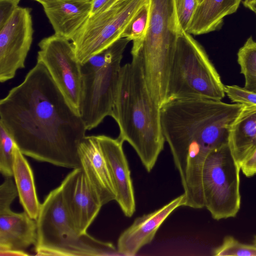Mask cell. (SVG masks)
<instances>
[{
	"label": "cell",
	"instance_id": "d6986e66",
	"mask_svg": "<svg viewBox=\"0 0 256 256\" xmlns=\"http://www.w3.org/2000/svg\"><path fill=\"white\" fill-rule=\"evenodd\" d=\"M242 0H203L193 16L187 32L200 35L216 30L224 18L235 12Z\"/></svg>",
	"mask_w": 256,
	"mask_h": 256
},
{
	"label": "cell",
	"instance_id": "8992f818",
	"mask_svg": "<svg viewBox=\"0 0 256 256\" xmlns=\"http://www.w3.org/2000/svg\"><path fill=\"white\" fill-rule=\"evenodd\" d=\"M225 94L224 85L204 48L190 34L181 31L169 73L166 103L196 98L222 100Z\"/></svg>",
	"mask_w": 256,
	"mask_h": 256
},
{
	"label": "cell",
	"instance_id": "484cf974",
	"mask_svg": "<svg viewBox=\"0 0 256 256\" xmlns=\"http://www.w3.org/2000/svg\"><path fill=\"white\" fill-rule=\"evenodd\" d=\"M224 92L228 98L236 104L256 106V92L237 85L224 86Z\"/></svg>",
	"mask_w": 256,
	"mask_h": 256
},
{
	"label": "cell",
	"instance_id": "7c38bea8",
	"mask_svg": "<svg viewBox=\"0 0 256 256\" xmlns=\"http://www.w3.org/2000/svg\"><path fill=\"white\" fill-rule=\"evenodd\" d=\"M60 186L70 220L79 232H87L102 205L92 193L82 168L73 169Z\"/></svg>",
	"mask_w": 256,
	"mask_h": 256
},
{
	"label": "cell",
	"instance_id": "4dcf8cb0",
	"mask_svg": "<svg viewBox=\"0 0 256 256\" xmlns=\"http://www.w3.org/2000/svg\"><path fill=\"white\" fill-rule=\"evenodd\" d=\"M1 256H28V254L24 250H8L0 252Z\"/></svg>",
	"mask_w": 256,
	"mask_h": 256
},
{
	"label": "cell",
	"instance_id": "e0dca14e",
	"mask_svg": "<svg viewBox=\"0 0 256 256\" xmlns=\"http://www.w3.org/2000/svg\"><path fill=\"white\" fill-rule=\"evenodd\" d=\"M37 240L36 220L24 211H0V252L24 250Z\"/></svg>",
	"mask_w": 256,
	"mask_h": 256
},
{
	"label": "cell",
	"instance_id": "4fadbf2b",
	"mask_svg": "<svg viewBox=\"0 0 256 256\" xmlns=\"http://www.w3.org/2000/svg\"><path fill=\"white\" fill-rule=\"evenodd\" d=\"M81 168L90 188L102 206L116 200L110 171L97 136H86L78 147Z\"/></svg>",
	"mask_w": 256,
	"mask_h": 256
},
{
	"label": "cell",
	"instance_id": "1f68e13d",
	"mask_svg": "<svg viewBox=\"0 0 256 256\" xmlns=\"http://www.w3.org/2000/svg\"><path fill=\"white\" fill-rule=\"evenodd\" d=\"M245 7L250 9L254 12L256 10V0H244L242 2Z\"/></svg>",
	"mask_w": 256,
	"mask_h": 256
},
{
	"label": "cell",
	"instance_id": "5b68a950",
	"mask_svg": "<svg viewBox=\"0 0 256 256\" xmlns=\"http://www.w3.org/2000/svg\"><path fill=\"white\" fill-rule=\"evenodd\" d=\"M36 222L37 256H122L112 243L78 231L64 205L60 186L46 196Z\"/></svg>",
	"mask_w": 256,
	"mask_h": 256
},
{
	"label": "cell",
	"instance_id": "5bb4252c",
	"mask_svg": "<svg viewBox=\"0 0 256 256\" xmlns=\"http://www.w3.org/2000/svg\"><path fill=\"white\" fill-rule=\"evenodd\" d=\"M107 162L116 192V201L125 216L131 217L136 211L134 189L123 142L118 138L96 136Z\"/></svg>",
	"mask_w": 256,
	"mask_h": 256
},
{
	"label": "cell",
	"instance_id": "ac0fdd59",
	"mask_svg": "<svg viewBox=\"0 0 256 256\" xmlns=\"http://www.w3.org/2000/svg\"><path fill=\"white\" fill-rule=\"evenodd\" d=\"M228 144L241 167L256 148V106L244 105L230 126Z\"/></svg>",
	"mask_w": 256,
	"mask_h": 256
},
{
	"label": "cell",
	"instance_id": "8d00e7d4",
	"mask_svg": "<svg viewBox=\"0 0 256 256\" xmlns=\"http://www.w3.org/2000/svg\"></svg>",
	"mask_w": 256,
	"mask_h": 256
},
{
	"label": "cell",
	"instance_id": "d590c367",
	"mask_svg": "<svg viewBox=\"0 0 256 256\" xmlns=\"http://www.w3.org/2000/svg\"><path fill=\"white\" fill-rule=\"evenodd\" d=\"M255 12V13H256V11H255V12Z\"/></svg>",
	"mask_w": 256,
	"mask_h": 256
},
{
	"label": "cell",
	"instance_id": "cb8c5ba5",
	"mask_svg": "<svg viewBox=\"0 0 256 256\" xmlns=\"http://www.w3.org/2000/svg\"><path fill=\"white\" fill-rule=\"evenodd\" d=\"M216 256H256V246L242 243L232 236H227L220 246L213 251Z\"/></svg>",
	"mask_w": 256,
	"mask_h": 256
},
{
	"label": "cell",
	"instance_id": "d4e9b609",
	"mask_svg": "<svg viewBox=\"0 0 256 256\" xmlns=\"http://www.w3.org/2000/svg\"><path fill=\"white\" fill-rule=\"evenodd\" d=\"M176 19L184 32H187L199 4L198 0H174Z\"/></svg>",
	"mask_w": 256,
	"mask_h": 256
},
{
	"label": "cell",
	"instance_id": "3957f363",
	"mask_svg": "<svg viewBox=\"0 0 256 256\" xmlns=\"http://www.w3.org/2000/svg\"><path fill=\"white\" fill-rule=\"evenodd\" d=\"M160 108L152 98L138 61L122 66L110 116L117 123L118 138L134 148L148 172L164 149Z\"/></svg>",
	"mask_w": 256,
	"mask_h": 256
},
{
	"label": "cell",
	"instance_id": "277c9868",
	"mask_svg": "<svg viewBox=\"0 0 256 256\" xmlns=\"http://www.w3.org/2000/svg\"><path fill=\"white\" fill-rule=\"evenodd\" d=\"M149 24L144 37L132 42V58L139 63L147 88L161 108L166 103L169 73L178 37L182 31L174 0H150Z\"/></svg>",
	"mask_w": 256,
	"mask_h": 256
},
{
	"label": "cell",
	"instance_id": "d6a6232c",
	"mask_svg": "<svg viewBox=\"0 0 256 256\" xmlns=\"http://www.w3.org/2000/svg\"><path fill=\"white\" fill-rule=\"evenodd\" d=\"M33 0L36 1V2H38L39 3H40L41 2H42L44 0ZM84 0V1H87V2H92L94 0Z\"/></svg>",
	"mask_w": 256,
	"mask_h": 256
},
{
	"label": "cell",
	"instance_id": "9a60e30c",
	"mask_svg": "<svg viewBox=\"0 0 256 256\" xmlns=\"http://www.w3.org/2000/svg\"><path fill=\"white\" fill-rule=\"evenodd\" d=\"M184 204L185 196L183 194L154 212L136 218L120 234L117 242L119 252L122 256H135L142 248L151 242L167 218Z\"/></svg>",
	"mask_w": 256,
	"mask_h": 256
},
{
	"label": "cell",
	"instance_id": "52a82bcc",
	"mask_svg": "<svg viewBox=\"0 0 256 256\" xmlns=\"http://www.w3.org/2000/svg\"><path fill=\"white\" fill-rule=\"evenodd\" d=\"M130 40L120 38L81 64L80 114L86 130L110 116L118 86L123 54Z\"/></svg>",
	"mask_w": 256,
	"mask_h": 256
},
{
	"label": "cell",
	"instance_id": "836d02e7",
	"mask_svg": "<svg viewBox=\"0 0 256 256\" xmlns=\"http://www.w3.org/2000/svg\"><path fill=\"white\" fill-rule=\"evenodd\" d=\"M252 242L253 244L256 246V236H254Z\"/></svg>",
	"mask_w": 256,
	"mask_h": 256
},
{
	"label": "cell",
	"instance_id": "7402d4cb",
	"mask_svg": "<svg viewBox=\"0 0 256 256\" xmlns=\"http://www.w3.org/2000/svg\"><path fill=\"white\" fill-rule=\"evenodd\" d=\"M17 144L0 122V172L5 178L13 176L14 152Z\"/></svg>",
	"mask_w": 256,
	"mask_h": 256
},
{
	"label": "cell",
	"instance_id": "83f0119b",
	"mask_svg": "<svg viewBox=\"0 0 256 256\" xmlns=\"http://www.w3.org/2000/svg\"><path fill=\"white\" fill-rule=\"evenodd\" d=\"M20 0H0V28L8 21L18 6Z\"/></svg>",
	"mask_w": 256,
	"mask_h": 256
},
{
	"label": "cell",
	"instance_id": "44dd1931",
	"mask_svg": "<svg viewBox=\"0 0 256 256\" xmlns=\"http://www.w3.org/2000/svg\"><path fill=\"white\" fill-rule=\"evenodd\" d=\"M237 55L240 73L245 79L244 88L256 92V42L252 36L239 49Z\"/></svg>",
	"mask_w": 256,
	"mask_h": 256
},
{
	"label": "cell",
	"instance_id": "2e32d148",
	"mask_svg": "<svg viewBox=\"0 0 256 256\" xmlns=\"http://www.w3.org/2000/svg\"><path fill=\"white\" fill-rule=\"evenodd\" d=\"M54 34L69 40L89 17L92 2L81 0H44L40 2Z\"/></svg>",
	"mask_w": 256,
	"mask_h": 256
},
{
	"label": "cell",
	"instance_id": "4316f807",
	"mask_svg": "<svg viewBox=\"0 0 256 256\" xmlns=\"http://www.w3.org/2000/svg\"><path fill=\"white\" fill-rule=\"evenodd\" d=\"M0 186V211L10 208V205L18 196L15 182L12 178H5Z\"/></svg>",
	"mask_w": 256,
	"mask_h": 256
},
{
	"label": "cell",
	"instance_id": "7a4b0ae2",
	"mask_svg": "<svg viewBox=\"0 0 256 256\" xmlns=\"http://www.w3.org/2000/svg\"><path fill=\"white\" fill-rule=\"evenodd\" d=\"M244 105L205 98L174 100L160 109L163 136L178 171L185 206H204L202 173L213 150L228 142L230 126Z\"/></svg>",
	"mask_w": 256,
	"mask_h": 256
},
{
	"label": "cell",
	"instance_id": "8fae6325",
	"mask_svg": "<svg viewBox=\"0 0 256 256\" xmlns=\"http://www.w3.org/2000/svg\"><path fill=\"white\" fill-rule=\"evenodd\" d=\"M32 9L18 6L0 28V82L13 78L16 72L25 68L34 30Z\"/></svg>",
	"mask_w": 256,
	"mask_h": 256
},
{
	"label": "cell",
	"instance_id": "9c48e42d",
	"mask_svg": "<svg viewBox=\"0 0 256 256\" xmlns=\"http://www.w3.org/2000/svg\"><path fill=\"white\" fill-rule=\"evenodd\" d=\"M149 0H118L106 10L89 16L72 39L82 64L118 39L130 20Z\"/></svg>",
	"mask_w": 256,
	"mask_h": 256
},
{
	"label": "cell",
	"instance_id": "603a6c76",
	"mask_svg": "<svg viewBox=\"0 0 256 256\" xmlns=\"http://www.w3.org/2000/svg\"><path fill=\"white\" fill-rule=\"evenodd\" d=\"M150 0L136 14L124 29L122 38L132 42L142 40L145 36L149 24Z\"/></svg>",
	"mask_w": 256,
	"mask_h": 256
},
{
	"label": "cell",
	"instance_id": "ba28073f",
	"mask_svg": "<svg viewBox=\"0 0 256 256\" xmlns=\"http://www.w3.org/2000/svg\"><path fill=\"white\" fill-rule=\"evenodd\" d=\"M240 166L227 143L212 150L202 169L204 207L217 220L235 217L240 207Z\"/></svg>",
	"mask_w": 256,
	"mask_h": 256
},
{
	"label": "cell",
	"instance_id": "6da1fadb",
	"mask_svg": "<svg viewBox=\"0 0 256 256\" xmlns=\"http://www.w3.org/2000/svg\"><path fill=\"white\" fill-rule=\"evenodd\" d=\"M0 122L25 156L68 168L81 167L86 129L40 62L0 100Z\"/></svg>",
	"mask_w": 256,
	"mask_h": 256
},
{
	"label": "cell",
	"instance_id": "ffe728a7",
	"mask_svg": "<svg viewBox=\"0 0 256 256\" xmlns=\"http://www.w3.org/2000/svg\"><path fill=\"white\" fill-rule=\"evenodd\" d=\"M13 177L20 204L28 216L36 220L41 204L38 198L32 170L18 146L14 152Z\"/></svg>",
	"mask_w": 256,
	"mask_h": 256
},
{
	"label": "cell",
	"instance_id": "f1b7e54d",
	"mask_svg": "<svg viewBox=\"0 0 256 256\" xmlns=\"http://www.w3.org/2000/svg\"><path fill=\"white\" fill-rule=\"evenodd\" d=\"M242 174L246 177L256 174V148L252 154L243 162L240 167Z\"/></svg>",
	"mask_w": 256,
	"mask_h": 256
},
{
	"label": "cell",
	"instance_id": "f546056e",
	"mask_svg": "<svg viewBox=\"0 0 256 256\" xmlns=\"http://www.w3.org/2000/svg\"><path fill=\"white\" fill-rule=\"evenodd\" d=\"M118 0H94L90 16L102 12L112 6Z\"/></svg>",
	"mask_w": 256,
	"mask_h": 256
},
{
	"label": "cell",
	"instance_id": "e575fe53",
	"mask_svg": "<svg viewBox=\"0 0 256 256\" xmlns=\"http://www.w3.org/2000/svg\"><path fill=\"white\" fill-rule=\"evenodd\" d=\"M203 0H198L199 4Z\"/></svg>",
	"mask_w": 256,
	"mask_h": 256
},
{
	"label": "cell",
	"instance_id": "30bf717a",
	"mask_svg": "<svg viewBox=\"0 0 256 256\" xmlns=\"http://www.w3.org/2000/svg\"><path fill=\"white\" fill-rule=\"evenodd\" d=\"M38 46L37 62L46 67L68 102L80 114L81 64L72 43L54 34L42 38Z\"/></svg>",
	"mask_w": 256,
	"mask_h": 256
}]
</instances>
